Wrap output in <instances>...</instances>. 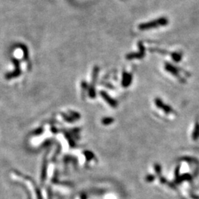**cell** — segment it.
<instances>
[{"label": "cell", "mask_w": 199, "mask_h": 199, "mask_svg": "<svg viewBox=\"0 0 199 199\" xmlns=\"http://www.w3.org/2000/svg\"><path fill=\"white\" fill-rule=\"evenodd\" d=\"M13 64L15 66V69L10 73H7L5 75V78L7 80H10L12 78H17L21 75V69H20V62L16 58H12Z\"/></svg>", "instance_id": "obj_2"}, {"label": "cell", "mask_w": 199, "mask_h": 199, "mask_svg": "<svg viewBox=\"0 0 199 199\" xmlns=\"http://www.w3.org/2000/svg\"><path fill=\"white\" fill-rule=\"evenodd\" d=\"M169 24V20L166 17H160L157 19L151 21V22H145V23L140 24L139 25V29L141 31H147V30L153 29V28H159V27L166 26Z\"/></svg>", "instance_id": "obj_1"}, {"label": "cell", "mask_w": 199, "mask_h": 199, "mask_svg": "<svg viewBox=\"0 0 199 199\" xmlns=\"http://www.w3.org/2000/svg\"><path fill=\"white\" fill-rule=\"evenodd\" d=\"M198 136H199V124L198 123H197L196 126H195V131H194L192 137H193L194 139H197Z\"/></svg>", "instance_id": "obj_4"}, {"label": "cell", "mask_w": 199, "mask_h": 199, "mask_svg": "<svg viewBox=\"0 0 199 199\" xmlns=\"http://www.w3.org/2000/svg\"><path fill=\"white\" fill-rule=\"evenodd\" d=\"M17 47L21 48L23 51V55H24V59L25 61H28V46L26 45L23 44H19L17 45Z\"/></svg>", "instance_id": "obj_3"}]
</instances>
